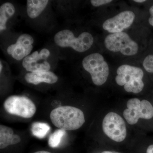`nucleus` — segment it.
Returning <instances> with one entry per match:
<instances>
[{
    "label": "nucleus",
    "mask_w": 153,
    "mask_h": 153,
    "mask_svg": "<svg viewBox=\"0 0 153 153\" xmlns=\"http://www.w3.org/2000/svg\"><path fill=\"white\" fill-rule=\"evenodd\" d=\"M50 117L54 126L65 131L78 129L85 122V116L81 110L68 105L53 109L50 113Z\"/></svg>",
    "instance_id": "1"
},
{
    "label": "nucleus",
    "mask_w": 153,
    "mask_h": 153,
    "mask_svg": "<svg viewBox=\"0 0 153 153\" xmlns=\"http://www.w3.org/2000/svg\"><path fill=\"white\" fill-rule=\"evenodd\" d=\"M55 44L61 47H71L76 52H83L90 49L94 43L90 33L83 32L75 38L70 30H64L57 33L54 37Z\"/></svg>",
    "instance_id": "2"
},
{
    "label": "nucleus",
    "mask_w": 153,
    "mask_h": 153,
    "mask_svg": "<svg viewBox=\"0 0 153 153\" xmlns=\"http://www.w3.org/2000/svg\"><path fill=\"white\" fill-rule=\"evenodd\" d=\"M123 116L126 121L130 125L136 124L140 119H152L153 117V105L146 100L130 99L127 102Z\"/></svg>",
    "instance_id": "3"
},
{
    "label": "nucleus",
    "mask_w": 153,
    "mask_h": 153,
    "mask_svg": "<svg viewBox=\"0 0 153 153\" xmlns=\"http://www.w3.org/2000/svg\"><path fill=\"white\" fill-rule=\"evenodd\" d=\"M82 66L91 76L94 85L101 86L106 82L109 68L104 57L98 53L88 55L82 60Z\"/></svg>",
    "instance_id": "4"
},
{
    "label": "nucleus",
    "mask_w": 153,
    "mask_h": 153,
    "mask_svg": "<svg viewBox=\"0 0 153 153\" xmlns=\"http://www.w3.org/2000/svg\"><path fill=\"white\" fill-rule=\"evenodd\" d=\"M102 130L107 137L116 143L122 142L127 136L124 119L113 111L105 116L102 122Z\"/></svg>",
    "instance_id": "5"
},
{
    "label": "nucleus",
    "mask_w": 153,
    "mask_h": 153,
    "mask_svg": "<svg viewBox=\"0 0 153 153\" xmlns=\"http://www.w3.org/2000/svg\"><path fill=\"white\" fill-rule=\"evenodd\" d=\"M104 44L109 51L120 52L126 56L136 55L138 50L137 44L124 32L108 35L105 39Z\"/></svg>",
    "instance_id": "6"
},
{
    "label": "nucleus",
    "mask_w": 153,
    "mask_h": 153,
    "mask_svg": "<svg viewBox=\"0 0 153 153\" xmlns=\"http://www.w3.org/2000/svg\"><path fill=\"white\" fill-rule=\"evenodd\" d=\"M4 108L10 114L25 118L33 117L36 113V108L30 99L23 96L9 97L4 102Z\"/></svg>",
    "instance_id": "7"
},
{
    "label": "nucleus",
    "mask_w": 153,
    "mask_h": 153,
    "mask_svg": "<svg viewBox=\"0 0 153 153\" xmlns=\"http://www.w3.org/2000/svg\"><path fill=\"white\" fill-rule=\"evenodd\" d=\"M50 55L48 49H41L40 52H33L25 57L22 62L23 67L30 72L48 71L50 69V64L46 60Z\"/></svg>",
    "instance_id": "8"
},
{
    "label": "nucleus",
    "mask_w": 153,
    "mask_h": 153,
    "mask_svg": "<svg viewBox=\"0 0 153 153\" xmlns=\"http://www.w3.org/2000/svg\"><path fill=\"white\" fill-rule=\"evenodd\" d=\"M135 17V14L132 11H123L106 20L102 25V27L109 33H121L131 26Z\"/></svg>",
    "instance_id": "9"
},
{
    "label": "nucleus",
    "mask_w": 153,
    "mask_h": 153,
    "mask_svg": "<svg viewBox=\"0 0 153 153\" xmlns=\"http://www.w3.org/2000/svg\"><path fill=\"white\" fill-rule=\"evenodd\" d=\"M34 39L30 35L24 34L18 38L16 43L8 47L7 52L14 59L20 60L31 53Z\"/></svg>",
    "instance_id": "10"
},
{
    "label": "nucleus",
    "mask_w": 153,
    "mask_h": 153,
    "mask_svg": "<svg viewBox=\"0 0 153 153\" xmlns=\"http://www.w3.org/2000/svg\"><path fill=\"white\" fill-rule=\"evenodd\" d=\"M115 81L118 85L124 86L126 82L137 78L143 79V71L141 68L128 65L120 66L117 71Z\"/></svg>",
    "instance_id": "11"
},
{
    "label": "nucleus",
    "mask_w": 153,
    "mask_h": 153,
    "mask_svg": "<svg viewBox=\"0 0 153 153\" xmlns=\"http://www.w3.org/2000/svg\"><path fill=\"white\" fill-rule=\"evenodd\" d=\"M25 79L28 83L38 85L41 82L53 84L57 82L58 77L52 71L29 72L25 76Z\"/></svg>",
    "instance_id": "12"
},
{
    "label": "nucleus",
    "mask_w": 153,
    "mask_h": 153,
    "mask_svg": "<svg viewBox=\"0 0 153 153\" xmlns=\"http://www.w3.org/2000/svg\"><path fill=\"white\" fill-rule=\"evenodd\" d=\"M21 141L19 135L14 134L11 128L0 126V149H4L10 145L16 144Z\"/></svg>",
    "instance_id": "13"
},
{
    "label": "nucleus",
    "mask_w": 153,
    "mask_h": 153,
    "mask_svg": "<svg viewBox=\"0 0 153 153\" xmlns=\"http://www.w3.org/2000/svg\"><path fill=\"white\" fill-rule=\"evenodd\" d=\"M49 2L48 0H28L27 13L31 19L38 17L44 10Z\"/></svg>",
    "instance_id": "14"
},
{
    "label": "nucleus",
    "mask_w": 153,
    "mask_h": 153,
    "mask_svg": "<svg viewBox=\"0 0 153 153\" xmlns=\"http://www.w3.org/2000/svg\"><path fill=\"white\" fill-rule=\"evenodd\" d=\"M16 10L13 4L7 2L0 7V31L1 32L6 29V24L10 18L15 14Z\"/></svg>",
    "instance_id": "15"
},
{
    "label": "nucleus",
    "mask_w": 153,
    "mask_h": 153,
    "mask_svg": "<svg viewBox=\"0 0 153 153\" xmlns=\"http://www.w3.org/2000/svg\"><path fill=\"white\" fill-rule=\"evenodd\" d=\"M50 129V126L45 123H34L31 127V131L34 136L42 139L47 135Z\"/></svg>",
    "instance_id": "16"
},
{
    "label": "nucleus",
    "mask_w": 153,
    "mask_h": 153,
    "mask_svg": "<svg viewBox=\"0 0 153 153\" xmlns=\"http://www.w3.org/2000/svg\"><path fill=\"white\" fill-rule=\"evenodd\" d=\"M144 83L143 79L137 78L126 82L124 85V88L128 93L138 94L143 89Z\"/></svg>",
    "instance_id": "17"
},
{
    "label": "nucleus",
    "mask_w": 153,
    "mask_h": 153,
    "mask_svg": "<svg viewBox=\"0 0 153 153\" xmlns=\"http://www.w3.org/2000/svg\"><path fill=\"white\" fill-rule=\"evenodd\" d=\"M66 134V131L64 130L59 129L55 131L49 137L48 141L49 146L53 148L58 147Z\"/></svg>",
    "instance_id": "18"
},
{
    "label": "nucleus",
    "mask_w": 153,
    "mask_h": 153,
    "mask_svg": "<svg viewBox=\"0 0 153 153\" xmlns=\"http://www.w3.org/2000/svg\"><path fill=\"white\" fill-rule=\"evenodd\" d=\"M145 70L149 73H153V55H149L145 58L143 62Z\"/></svg>",
    "instance_id": "19"
},
{
    "label": "nucleus",
    "mask_w": 153,
    "mask_h": 153,
    "mask_svg": "<svg viewBox=\"0 0 153 153\" xmlns=\"http://www.w3.org/2000/svg\"><path fill=\"white\" fill-rule=\"evenodd\" d=\"M111 0H91V4L95 7H99L112 2Z\"/></svg>",
    "instance_id": "20"
},
{
    "label": "nucleus",
    "mask_w": 153,
    "mask_h": 153,
    "mask_svg": "<svg viewBox=\"0 0 153 153\" xmlns=\"http://www.w3.org/2000/svg\"><path fill=\"white\" fill-rule=\"evenodd\" d=\"M149 13L151 16L149 19V22L150 25L153 26V5L149 9Z\"/></svg>",
    "instance_id": "21"
},
{
    "label": "nucleus",
    "mask_w": 153,
    "mask_h": 153,
    "mask_svg": "<svg viewBox=\"0 0 153 153\" xmlns=\"http://www.w3.org/2000/svg\"><path fill=\"white\" fill-rule=\"evenodd\" d=\"M146 153H153V144L149 145L147 148Z\"/></svg>",
    "instance_id": "22"
},
{
    "label": "nucleus",
    "mask_w": 153,
    "mask_h": 153,
    "mask_svg": "<svg viewBox=\"0 0 153 153\" xmlns=\"http://www.w3.org/2000/svg\"><path fill=\"white\" fill-rule=\"evenodd\" d=\"M101 153H121L119 152H116V151H104L102 152Z\"/></svg>",
    "instance_id": "23"
},
{
    "label": "nucleus",
    "mask_w": 153,
    "mask_h": 153,
    "mask_svg": "<svg viewBox=\"0 0 153 153\" xmlns=\"http://www.w3.org/2000/svg\"><path fill=\"white\" fill-rule=\"evenodd\" d=\"M34 153H52L49 152H47V151H38V152H36Z\"/></svg>",
    "instance_id": "24"
},
{
    "label": "nucleus",
    "mask_w": 153,
    "mask_h": 153,
    "mask_svg": "<svg viewBox=\"0 0 153 153\" xmlns=\"http://www.w3.org/2000/svg\"><path fill=\"white\" fill-rule=\"evenodd\" d=\"M134 1L135 2L137 3H143L144 2L146 1L145 0H134Z\"/></svg>",
    "instance_id": "25"
},
{
    "label": "nucleus",
    "mask_w": 153,
    "mask_h": 153,
    "mask_svg": "<svg viewBox=\"0 0 153 153\" xmlns=\"http://www.w3.org/2000/svg\"><path fill=\"white\" fill-rule=\"evenodd\" d=\"M2 63L1 62V63H0V71H1V72L2 69Z\"/></svg>",
    "instance_id": "26"
}]
</instances>
